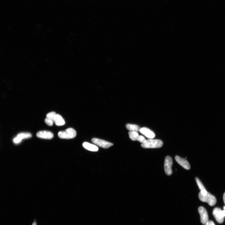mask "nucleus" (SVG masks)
<instances>
[{
  "instance_id": "obj_3",
  "label": "nucleus",
  "mask_w": 225,
  "mask_h": 225,
  "mask_svg": "<svg viewBox=\"0 0 225 225\" xmlns=\"http://www.w3.org/2000/svg\"><path fill=\"white\" fill-rule=\"evenodd\" d=\"M76 134V132L74 129L69 128L65 131L59 132L58 135V137L61 139H69L75 137Z\"/></svg>"
},
{
  "instance_id": "obj_19",
  "label": "nucleus",
  "mask_w": 225,
  "mask_h": 225,
  "mask_svg": "<svg viewBox=\"0 0 225 225\" xmlns=\"http://www.w3.org/2000/svg\"><path fill=\"white\" fill-rule=\"evenodd\" d=\"M205 225H216L212 221H209Z\"/></svg>"
},
{
  "instance_id": "obj_20",
  "label": "nucleus",
  "mask_w": 225,
  "mask_h": 225,
  "mask_svg": "<svg viewBox=\"0 0 225 225\" xmlns=\"http://www.w3.org/2000/svg\"><path fill=\"white\" fill-rule=\"evenodd\" d=\"M223 202L225 205V192L223 194Z\"/></svg>"
},
{
  "instance_id": "obj_15",
  "label": "nucleus",
  "mask_w": 225,
  "mask_h": 225,
  "mask_svg": "<svg viewBox=\"0 0 225 225\" xmlns=\"http://www.w3.org/2000/svg\"><path fill=\"white\" fill-rule=\"evenodd\" d=\"M126 128L130 131L138 132L139 131V127L135 125L127 124L126 125Z\"/></svg>"
},
{
  "instance_id": "obj_12",
  "label": "nucleus",
  "mask_w": 225,
  "mask_h": 225,
  "mask_svg": "<svg viewBox=\"0 0 225 225\" xmlns=\"http://www.w3.org/2000/svg\"><path fill=\"white\" fill-rule=\"evenodd\" d=\"M139 132L146 137L152 139L155 137V135L151 130L146 128H142L139 129Z\"/></svg>"
},
{
  "instance_id": "obj_6",
  "label": "nucleus",
  "mask_w": 225,
  "mask_h": 225,
  "mask_svg": "<svg viewBox=\"0 0 225 225\" xmlns=\"http://www.w3.org/2000/svg\"><path fill=\"white\" fill-rule=\"evenodd\" d=\"M198 211L200 216L201 223L206 225L209 221L208 215L206 209L203 207L200 206L198 208Z\"/></svg>"
},
{
  "instance_id": "obj_8",
  "label": "nucleus",
  "mask_w": 225,
  "mask_h": 225,
  "mask_svg": "<svg viewBox=\"0 0 225 225\" xmlns=\"http://www.w3.org/2000/svg\"><path fill=\"white\" fill-rule=\"evenodd\" d=\"M32 137L31 134L29 133H21L19 134L13 139L15 144L20 143L22 140L30 138Z\"/></svg>"
},
{
  "instance_id": "obj_21",
  "label": "nucleus",
  "mask_w": 225,
  "mask_h": 225,
  "mask_svg": "<svg viewBox=\"0 0 225 225\" xmlns=\"http://www.w3.org/2000/svg\"><path fill=\"white\" fill-rule=\"evenodd\" d=\"M223 215L224 217H225V209L222 210Z\"/></svg>"
},
{
  "instance_id": "obj_1",
  "label": "nucleus",
  "mask_w": 225,
  "mask_h": 225,
  "mask_svg": "<svg viewBox=\"0 0 225 225\" xmlns=\"http://www.w3.org/2000/svg\"><path fill=\"white\" fill-rule=\"evenodd\" d=\"M199 197L201 201L207 203L211 206H215L217 202L216 197L208 192L206 190L200 191L199 195Z\"/></svg>"
},
{
  "instance_id": "obj_9",
  "label": "nucleus",
  "mask_w": 225,
  "mask_h": 225,
  "mask_svg": "<svg viewBox=\"0 0 225 225\" xmlns=\"http://www.w3.org/2000/svg\"><path fill=\"white\" fill-rule=\"evenodd\" d=\"M175 159L177 162L185 169L187 170H189L190 169L191 167L190 164H189L188 162L186 160L178 156H175Z\"/></svg>"
},
{
  "instance_id": "obj_13",
  "label": "nucleus",
  "mask_w": 225,
  "mask_h": 225,
  "mask_svg": "<svg viewBox=\"0 0 225 225\" xmlns=\"http://www.w3.org/2000/svg\"><path fill=\"white\" fill-rule=\"evenodd\" d=\"M83 146L86 149L91 151L97 152L99 148L96 145L85 142L83 144Z\"/></svg>"
},
{
  "instance_id": "obj_7",
  "label": "nucleus",
  "mask_w": 225,
  "mask_h": 225,
  "mask_svg": "<svg viewBox=\"0 0 225 225\" xmlns=\"http://www.w3.org/2000/svg\"><path fill=\"white\" fill-rule=\"evenodd\" d=\"M213 214L218 223H223L224 217L223 215L222 210L220 208H215L213 211Z\"/></svg>"
},
{
  "instance_id": "obj_17",
  "label": "nucleus",
  "mask_w": 225,
  "mask_h": 225,
  "mask_svg": "<svg viewBox=\"0 0 225 225\" xmlns=\"http://www.w3.org/2000/svg\"><path fill=\"white\" fill-rule=\"evenodd\" d=\"M195 179L198 186L200 189V191L204 190H206L202 182H201V181L198 178L196 177Z\"/></svg>"
},
{
  "instance_id": "obj_22",
  "label": "nucleus",
  "mask_w": 225,
  "mask_h": 225,
  "mask_svg": "<svg viewBox=\"0 0 225 225\" xmlns=\"http://www.w3.org/2000/svg\"><path fill=\"white\" fill-rule=\"evenodd\" d=\"M32 225H37L36 222H34L33 223Z\"/></svg>"
},
{
  "instance_id": "obj_2",
  "label": "nucleus",
  "mask_w": 225,
  "mask_h": 225,
  "mask_svg": "<svg viewBox=\"0 0 225 225\" xmlns=\"http://www.w3.org/2000/svg\"><path fill=\"white\" fill-rule=\"evenodd\" d=\"M163 145V142L160 140L150 139L147 140L146 142L142 144L141 146L144 148H157Z\"/></svg>"
},
{
  "instance_id": "obj_23",
  "label": "nucleus",
  "mask_w": 225,
  "mask_h": 225,
  "mask_svg": "<svg viewBox=\"0 0 225 225\" xmlns=\"http://www.w3.org/2000/svg\"><path fill=\"white\" fill-rule=\"evenodd\" d=\"M224 209H225V206L223 207Z\"/></svg>"
},
{
  "instance_id": "obj_11",
  "label": "nucleus",
  "mask_w": 225,
  "mask_h": 225,
  "mask_svg": "<svg viewBox=\"0 0 225 225\" xmlns=\"http://www.w3.org/2000/svg\"><path fill=\"white\" fill-rule=\"evenodd\" d=\"M56 114L54 112H51L46 115L45 122L47 125L50 126L53 125L54 122V118Z\"/></svg>"
},
{
  "instance_id": "obj_14",
  "label": "nucleus",
  "mask_w": 225,
  "mask_h": 225,
  "mask_svg": "<svg viewBox=\"0 0 225 225\" xmlns=\"http://www.w3.org/2000/svg\"><path fill=\"white\" fill-rule=\"evenodd\" d=\"M54 123L58 126H61L65 124V122L62 117L60 114H56L54 118Z\"/></svg>"
},
{
  "instance_id": "obj_5",
  "label": "nucleus",
  "mask_w": 225,
  "mask_h": 225,
  "mask_svg": "<svg viewBox=\"0 0 225 225\" xmlns=\"http://www.w3.org/2000/svg\"><path fill=\"white\" fill-rule=\"evenodd\" d=\"M92 142L95 144L104 149L108 148L113 145L109 142L97 138H93Z\"/></svg>"
},
{
  "instance_id": "obj_4",
  "label": "nucleus",
  "mask_w": 225,
  "mask_h": 225,
  "mask_svg": "<svg viewBox=\"0 0 225 225\" xmlns=\"http://www.w3.org/2000/svg\"><path fill=\"white\" fill-rule=\"evenodd\" d=\"M173 164L172 160L170 156L165 158L164 163L165 172L167 175H171L172 173V166Z\"/></svg>"
},
{
  "instance_id": "obj_10",
  "label": "nucleus",
  "mask_w": 225,
  "mask_h": 225,
  "mask_svg": "<svg viewBox=\"0 0 225 225\" xmlns=\"http://www.w3.org/2000/svg\"><path fill=\"white\" fill-rule=\"evenodd\" d=\"M37 136L39 138L48 139H51L54 137L52 132L47 131H40L37 133Z\"/></svg>"
},
{
  "instance_id": "obj_18",
  "label": "nucleus",
  "mask_w": 225,
  "mask_h": 225,
  "mask_svg": "<svg viewBox=\"0 0 225 225\" xmlns=\"http://www.w3.org/2000/svg\"><path fill=\"white\" fill-rule=\"evenodd\" d=\"M137 141L140 142L142 144H144L146 142V140L144 137L141 135H139L138 136Z\"/></svg>"
},
{
  "instance_id": "obj_16",
  "label": "nucleus",
  "mask_w": 225,
  "mask_h": 225,
  "mask_svg": "<svg viewBox=\"0 0 225 225\" xmlns=\"http://www.w3.org/2000/svg\"><path fill=\"white\" fill-rule=\"evenodd\" d=\"M128 134L129 138L133 141L137 140L139 135L137 132L135 131H130Z\"/></svg>"
}]
</instances>
